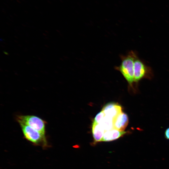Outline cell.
<instances>
[{"mask_svg":"<svg viewBox=\"0 0 169 169\" xmlns=\"http://www.w3.org/2000/svg\"><path fill=\"white\" fill-rule=\"evenodd\" d=\"M128 115L121 112L113 119L114 128L120 131H124L128 123Z\"/></svg>","mask_w":169,"mask_h":169,"instance_id":"8992f818","label":"cell"},{"mask_svg":"<svg viewBox=\"0 0 169 169\" xmlns=\"http://www.w3.org/2000/svg\"><path fill=\"white\" fill-rule=\"evenodd\" d=\"M25 138L33 144L42 145L44 146L47 145L46 136L31 127L24 124H19Z\"/></svg>","mask_w":169,"mask_h":169,"instance_id":"277c9868","label":"cell"},{"mask_svg":"<svg viewBox=\"0 0 169 169\" xmlns=\"http://www.w3.org/2000/svg\"><path fill=\"white\" fill-rule=\"evenodd\" d=\"M164 135L166 139L169 140V127L165 130Z\"/></svg>","mask_w":169,"mask_h":169,"instance_id":"8fae6325","label":"cell"},{"mask_svg":"<svg viewBox=\"0 0 169 169\" xmlns=\"http://www.w3.org/2000/svg\"><path fill=\"white\" fill-rule=\"evenodd\" d=\"M137 55L136 53L131 51L125 55L120 56L121 62L120 65L115 66V69L119 71L126 79L130 86H132L134 81V61Z\"/></svg>","mask_w":169,"mask_h":169,"instance_id":"6da1fadb","label":"cell"},{"mask_svg":"<svg viewBox=\"0 0 169 169\" xmlns=\"http://www.w3.org/2000/svg\"><path fill=\"white\" fill-rule=\"evenodd\" d=\"M16 120L19 124L28 125L45 136L46 122L40 117L34 115H19Z\"/></svg>","mask_w":169,"mask_h":169,"instance_id":"7a4b0ae2","label":"cell"},{"mask_svg":"<svg viewBox=\"0 0 169 169\" xmlns=\"http://www.w3.org/2000/svg\"><path fill=\"white\" fill-rule=\"evenodd\" d=\"M102 110L105 115L113 119L122 112V108L119 104L114 102H110L106 104Z\"/></svg>","mask_w":169,"mask_h":169,"instance_id":"5b68a950","label":"cell"},{"mask_svg":"<svg viewBox=\"0 0 169 169\" xmlns=\"http://www.w3.org/2000/svg\"><path fill=\"white\" fill-rule=\"evenodd\" d=\"M105 131L111 130L113 128V119L106 115L100 123Z\"/></svg>","mask_w":169,"mask_h":169,"instance_id":"9c48e42d","label":"cell"},{"mask_svg":"<svg viewBox=\"0 0 169 169\" xmlns=\"http://www.w3.org/2000/svg\"><path fill=\"white\" fill-rule=\"evenodd\" d=\"M127 133V131H120L113 128L105 131L102 141H110L118 139Z\"/></svg>","mask_w":169,"mask_h":169,"instance_id":"52a82bcc","label":"cell"},{"mask_svg":"<svg viewBox=\"0 0 169 169\" xmlns=\"http://www.w3.org/2000/svg\"><path fill=\"white\" fill-rule=\"evenodd\" d=\"M105 116V113L102 110H101L100 112L98 113L95 116L93 121L100 124Z\"/></svg>","mask_w":169,"mask_h":169,"instance_id":"30bf717a","label":"cell"},{"mask_svg":"<svg viewBox=\"0 0 169 169\" xmlns=\"http://www.w3.org/2000/svg\"><path fill=\"white\" fill-rule=\"evenodd\" d=\"M153 75V71L151 67L140 59L137 54L134 61L135 82L138 83L145 78L151 79Z\"/></svg>","mask_w":169,"mask_h":169,"instance_id":"3957f363","label":"cell"},{"mask_svg":"<svg viewBox=\"0 0 169 169\" xmlns=\"http://www.w3.org/2000/svg\"><path fill=\"white\" fill-rule=\"evenodd\" d=\"M92 131L94 142L102 141L105 131L101 125L93 121Z\"/></svg>","mask_w":169,"mask_h":169,"instance_id":"ba28073f","label":"cell"}]
</instances>
